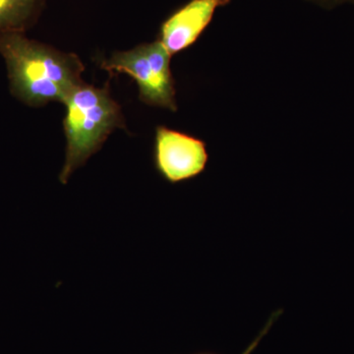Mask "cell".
Here are the masks:
<instances>
[{
	"mask_svg": "<svg viewBox=\"0 0 354 354\" xmlns=\"http://www.w3.org/2000/svg\"><path fill=\"white\" fill-rule=\"evenodd\" d=\"M307 1L315 3L317 6L324 7V8L332 9L335 7L342 6L344 3H353L354 0H307Z\"/></svg>",
	"mask_w": 354,
	"mask_h": 354,
	"instance_id": "8",
	"label": "cell"
},
{
	"mask_svg": "<svg viewBox=\"0 0 354 354\" xmlns=\"http://www.w3.org/2000/svg\"><path fill=\"white\" fill-rule=\"evenodd\" d=\"M64 104L66 152L59 181L67 184L72 174L101 150L114 130L125 128V121L120 104L109 94V86L97 88L81 84Z\"/></svg>",
	"mask_w": 354,
	"mask_h": 354,
	"instance_id": "2",
	"label": "cell"
},
{
	"mask_svg": "<svg viewBox=\"0 0 354 354\" xmlns=\"http://www.w3.org/2000/svg\"><path fill=\"white\" fill-rule=\"evenodd\" d=\"M153 160L158 176L176 185L201 176L209 153L202 139L160 125L156 128Z\"/></svg>",
	"mask_w": 354,
	"mask_h": 354,
	"instance_id": "4",
	"label": "cell"
},
{
	"mask_svg": "<svg viewBox=\"0 0 354 354\" xmlns=\"http://www.w3.org/2000/svg\"><path fill=\"white\" fill-rule=\"evenodd\" d=\"M0 55L6 60L11 93L28 106L64 104L84 83V66L76 55L32 41L23 32L0 36Z\"/></svg>",
	"mask_w": 354,
	"mask_h": 354,
	"instance_id": "1",
	"label": "cell"
},
{
	"mask_svg": "<svg viewBox=\"0 0 354 354\" xmlns=\"http://www.w3.org/2000/svg\"><path fill=\"white\" fill-rule=\"evenodd\" d=\"M281 310H279V311L274 312L272 314V316L270 317L269 321H268L267 324H266L265 327L263 328V330H261L260 334L257 335L255 339L250 344H249L248 348L245 349L243 353L241 354H251L257 348V346H259L260 342L262 341L263 337H265L266 335L269 333L270 329H271L272 324L276 322L277 319L279 318V316L281 314ZM196 354H216V353H196Z\"/></svg>",
	"mask_w": 354,
	"mask_h": 354,
	"instance_id": "7",
	"label": "cell"
},
{
	"mask_svg": "<svg viewBox=\"0 0 354 354\" xmlns=\"http://www.w3.org/2000/svg\"><path fill=\"white\" fill-rule=\"evenodd\" d=\"M232 0H190L162 23L158 41L174 57L191 48L211 24L216 11Z\"/></svg>",
	"mask_w": 354,
	"mask_h": 354,
	"instance_id": "5",
	"label": "cell"
},
{
	"mask_svg": "<svg viewBox=\"0 0 354 354\" xmlns=\"http://www.w3.org/2000/svg\"><path fill=\"white\" fill-rule=\"evenodd\" d=\"M46 0H0V36L27 31L38 20Z\"/></svg>",
	"mask_w": 354,
	"mask_h": 354,
	"instance_id": "6",
	"label": "cell"
},
{
	"mask_svg": "<svg viewBox=\"0 0 354 354\" xmlns=\"http://www.w3.org/2000/svg\"><path fill=\"white\" fill-rule=\"evenodd\" d=\"M171 55L158 39L132 50L118 51L101 67L109 73H125L134 79L139 97L149 106L177 111L176 82L171 70Z\"/></svg>",
	"mask_w": 354,
	"mask_h": 354,
	"instance_id": "3",
	"label": "cell"
}]
</instances>
